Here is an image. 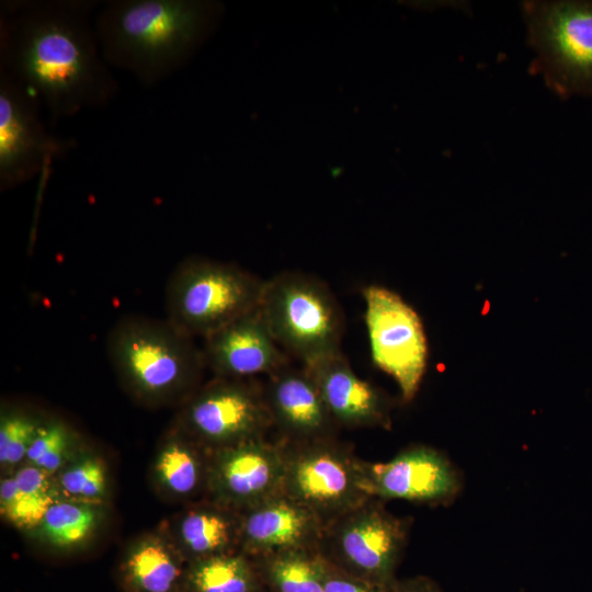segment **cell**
<instances>
[{"label": "cell", "mask_w": 592, "mask_h": 592, "mask_svg": "<svg viewBox=\"0 0 592 592\" xmlns=\"http://www.w3.org/2000/svg\"><path fill=\"white\" fill-rule=\"evenodd\" d=\"M203 358L214 377L251 379L292 363L265 323L259 306L203 339Z\"/></svg>", "instance_id": "14"}, {"label": "cell", "mask_w": 592, "mask_h": 592, "mask_svg": "<svg viewBox=\"0 0 592 592\" xmlns=\"http://www.w3.org/2000/svg\"><path fill=\"white\" fill-rule=\"evenodd\" d=\"M54 476L23 464L1 476L0 513L12 526L27 533L42 521L47 510L60 500Z\"/></svg>", "instance_id": "22"}, {"label": "cell", "mask_w": 592, "mask_h": 592, "mask_svg": "<svg viewBox=\"0 0 592 592\" xmlns=\"http://www.w3.org/2000/svg\"><path fill=\"white\" fill-rule=\"evenodd\" d=\"M264 283L234 263L190 257L166 284V319L183 333L204 339L257 308Z\"/></svg>", "instance_id": "5"}, {"label": "cell", "mask_w": 592, "mask_h": 592, "mask_svg": "<svg viewBox=\"0 0 592 592\" xmlns=\"http://www.w3.org/2000/svg\"><path fill=\"white\" fill-rule=\"evenodd\" d=\"M251 559L262 584L273 592H323L326 559L318 547L289 549Z\"/></svg>", "instance_id": "23"}, {"label": "cell", "mask_w": 592, "mask_h": 592, "mask_svg": "<svg viewBox=\"0 0 592 592\" xmlns=\"http://www.w3.org/2000/svg\"><path fill=\"white\" fill-rule=\"evenodd\" d=\"M284 449L264 437L209 451L206 499L238 512L282 489Z\"/></svg>", "instance_id": "13"}, {"label": "cell", "mask_w": 592, "mask_h": 592, "mask_svg": "<svg viewBox=\"0 0 592 592\" xmlns=\"http://www.w3.org/2000/svg\"><path fill=\"white\" fill-rule=\"evenodd\" d=\"M303 366L339 426L389 428L390 406L386 396L358 377L342 352Z\"/></svg>", "instance_id": "17"}, {"label": "cell", "mask_w": 592, "mask_h": 592, "mask_svg": "<svg viewBox=\"0 0 592 592\" xmlns=\"http://www.w3.org/2000/svg\"><path fill=\"white\" fill-rule=\"evenodd\" d=\"M54 479L61 499L107 504V466L103 457L88 445Z\"/></svg>", "instance_id": "25"}, {"label": "cell", "mask_w": 592, "mask_h": 592, "mask_svg": "<svg viewBox=\"0 0 592 592\" xmlns=\"http://www.w3.org/2000/svg\"><path fill=\"white\" fill-rule=\"evenodd\" d=\"M224 5L202 0H111L94 27L110 67L152 88L182 69L217 29Z\"/></svg>", "instance_id": "2"}, {"label": "cell", "mask_w": 592, "mask_h": 592, "mask_svg": "<svg viewBox=\"0 0 592 592\" xmlns=\"http://www.w3.org/2000/svg\"><path fill=\"white\" fill-rule=\"evenodd\" d=\"M259 310L277 344L303 365L342 352L343 310L322 280L283 271L265 280Z\"/></svg>", "instance_id": "4"}, {"label": "cell", "mask_w": 592, "mask_h": 592, "mask_svg": "<svg viewBox=\"0 0 592 592\" xmlns=\"http://www.w3.org/2000/svg\"><path fill=\"white\" fill-rule=\"evenodd\" d=\"M409 522L371 498L328 523L318 550L342 571L384 589L407 544Z\"/></svg>", "instance_id": "7"}, {"label": "cell", "mask_w": 592, "mask_h": 592, "mask_svg": "<svg viewBox=\"0 0 592 592\" xmlns=\"http://www.w3.org/2000/svg\"><path fill=\"white\" fill-rule=\"evenodd\" d=\"M323 528L314 512L280 491L240 511L239 551L258 558L318 547Z\"/></svg>", "instance_id": "16"}, {"label": "cell", "mask_w": 592, "mask_h": 592, "mask_svg": "<svg viewBox=\"0 0 592 592\" xmlns=\"http://www.w3.org/2000/svg\"><path fill=\"white\" fill-rule=\"evenodd\" d=\"M374 364L397 383L402 400L417 395L428 363V341L418 312L400 295L379 285L362 292Z\"/></svg>", "instance_id": "10"}, {"label": "cell", "mask_w": 592, "mask_h": 592, "mask_svg": "<svg viewBox=\"0 0 592 592\" xmlns=\"http://www.w3.org/2000/svg\"><path fill=\"white\" fill-rule=\"evenodd\" d=\"M396 592H431L429 588L421 583H410L403 587H399Z\"/></svg>", "instance_id": "29"}, {"label": "cell", "mask_w": 592, "mask_h": 592, "mask_svg": "<svg viewBox=\"0 0 592 592\" xmlns=\"http://www.w3.org/2000/svg\"><path fill=\"white\" fill-rule=\"evenodd\" d=\"M531 65L561 99L592 96V1H525Z\"/></svg>", "instance_id": "6"}, {"label": "cell", "mask_w": 592, "mask_h": 592, "mask_svg": "<svg viewBox=\"0 0 592 592\" xmlns=\"http://www.w3.org/2000/svg\"><path fill=\"white\" fill-rule=\"evenodd\" d=\"M263 385L272 425L281 441L305 443L335 439L340 428L329 412L314 379L292 363L266 376Z\"/></svg>", "instance_id": "15"}, {"label": "cell", "mask_w": 592, "mask_h": 592, "mask_svg": "<svg viewBox=\"0 0 592 592\" xmlns=\"http://www.w3.org/2000/svg\"><path fill=\"white\" fill-rule=\"evenodd\" d=\"M39 102L0 73V190L5 192L38 175L65 157L73 140L48 132Z\"/></svg>", "instance_id": "11"}, {"label": "cell", "mask_w": 592, "mask_h": 592, "mask_svg": "<svg viewBox=\"0 0 592 592\" xmlns=\"http://www.w3.org/2000/svg\"><path fill=\"white\" fill-rule=\"evenodd\" d=\"M86 446L83 436L70 423L58 417H47L23 464L56 476Z\"/></svg>", "instance_id": "26"}, {"label": "cell", "mask_w": 592, "mask_h": 592, "mask_svg": "<svg viewBox=\"0 0 592 592\" xmlns=\"http://www.w3.org/2000/svg\"><path fill=\"white\" fill-rule=\"evenodd\" d=\"M281 442V491L314 512L325 526L371 499L361 486V458L335 439Z\"/></svg>", "instance_id": "8"}, {"label": "cell", "mask_w": 592, "mask_h": 592, "mask_svg": "<svg viewBox=\"0 0 592 592\" xmlns=\"http://www.w3.org/2000/svg\"><path fill=\"white\" fill-rule=\"evenodd\" d=\"M98 3L1 2L0 73L33 95L53 124L103 107L119 92L98 42Z\"/></svg>", "instance_id": "1"}, {"label": "cell", "mask_w": 592, "mask_h": 592, "mask_svg": "<svg viewBox=\"0 0 592 592\" xmlns=\"http://www.w3.org/2000/svg\"><path fill=\"white\" fill-rule=\"evenodd\" d=\"M161 527L187 563L239 551L240 512L206 498L187 503Z\"/></svg>", "instance_id": "18"}, {"label": "cell", "mask_w": 592, "mask_h": 592, "mask_svg": "<svg viewBox=\"0 0 592 592\" xmlns=\"http://www.w3.org/2000/svg\"><path fill=\"white\" fill-rule=\"evenodd\" d=\"M323 592H386V589L351 576L326 560Z\"/></svg>", "instance_id": "28"}, {"label": "cell", "mask_w": 592, "mask_h": 592, "mask_svg": "<svg viewBox=\"0 0 592 592\" xmlns=\"http://www.w3.org/2000/svg\"><path fill=\"white\" fill-rule=\"evenodd\" d=\"M105 351L122 388L145 407H180L202 386V348L166 318L122 317L107 332Z\"/></svg>", "instance_id": "3"}, {"label": "cell", "mask_w": 592, "mask_h": 592, "mask_svg": "<svg viewBox=\"0 0 592 592\" xmlns=\"http://www.w3.org/2000/svg\"><path fill=\"white\" fill-rule=\"evenodd\" d=\"M172 423L208 451L264 437L273 426L254 378L213 377L179 407Z\"/></svg>", "instance_id": "9"}, {"label": "cell", "mask_w": 592, "mask_h": 592, "mask_svg": "<svg viewBox=\"0 0 592 592\" xmlns=\"http://www.w3.org/2000/svg\"><path fill=\"white\" fill-rule=\"evenodd\" d=\"M253 560L241 551L187 563L185 592H261Z\"/></svg>", "instance_id": "24"}, {"label": "cell", "mask_w": 592, "mask_h": 592, "mask_svg": "<svg viewBox=\"0 0 592 592\" xmlns=\"http://www.w3.org/2000/svg\"><path fill=\"white\" fill-rule=\"evenodd\" d=\"M187 561L160 526L125 548L118 573L126 592H185Z\"/></svg>", "instance_id": "19"}, {"label": "cell", "mask_w": 592, "mask_h": 592, "mask_svg": "<svg viewBox=\"0 0 592 592\" xmlns=\"http://www.w3.org/2000/svg\"><path fill=\"white\" fill-rule=\"evenodd\" d=\"M109 504L60 499L45 513L38 525L25 533L38 545L70 553L86 547L103 527Z\"/></svg>", "instance_id": "21"}, {"label": "cell", "mask_w": 592, "mask_h": 592, "mask_svg": "<svg viewBox=\"0 0 592 592\" xmlns=\"http://www.w3.org/2000/svg\"><path fill=\"white\" fill-rule=\"evenodd\" d=\"M47 417L13 405H2L0 412V471L13 473L23 465L36 433Z\"/></svg>", "instance_id": "27"}, {"label": "cell", "mask_w": 592, "mask_h": 592, "mask_svg": "<svg viewBox=\"0 0 592 592\" xmlns=\"http://www.w3.org/2000/svg\"><path fill=\"white\" fill-rule=\"evenodd\" d=\"M209 451L175 424L162 436L151 466V480L161 497L194 502L207 489Z\"/></svg>", "instance_id": "20"}, {"label": "cell", "mask_w": 592, "mask_h": 592, "mask_svg": "<svg viewBox=\"0 0 592 592\" xmlns=\"http://www.w3.org/2000/svg\"><path fill=\"white\" fill-rule=\"evenodd\" d=\"M360 468L363 491L382 501L447 504L462 489L454 465L437 449L425 445L405 448L387 462L361 459Z\"/></svg>", "instance_id": "12"}]
</instances>
